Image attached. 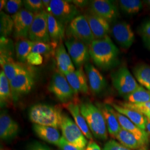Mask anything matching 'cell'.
I'll list each match as a JSON object with an SVG mask.
<instances>
[{
    "mask_svg": "<svg viewBox=\"0 0 150 150\" xmlns=\"http://www.w3.org/2000/svg\"><path fill=\"white\" fill-rule=\"evenodd\" d=\"M88 48L93 63L101 69H109L118 61L119 50L108 36L93 40Z\"/></svg>",
    "mask_w": 150,
    "mask_h": 150,
    "instance_id": "cell-1",
    "label": "cell"
},
{
    "mask_svg": "<svg viewBox=\"0 0 150 150\" xmlns=\"http://www.w3.org/2000/svg\"><path fill=\"white\" fill-rule=\"evenodd\" d=\"M81 112L93 135L98 139H107V129L102 113L98 107L88 101L81 102Z\"/></svg>",
    "mask_w": 150,
    "mask_h": 150,
    "instance_id": "cell-2",
    "label": "cell"
},
{
    "mask_svg": "<svg viewBox=\"0 0 150 150\" xmlns=\"http://www.w3.org/2000/svg\"><path fill=\"white\" fill-rule=\"evenodd\" d=\"M62 114L59 107L38 103L30 108L28 115L30 121L34 124L59 129L61 126Z\"/></svg>",
    "mask_w": 150,
    "mask_h": 150,
    "instance_id": "cell-3",
    "label": "cell"
},
{
    "mask_svg": "<svg viewBox=\"0 0 150 150\" xmlns=\"http://www.w3.org/2000/svg\"><path fill=\"white\" fill-rule=\"evenodd\" d=\"M60 128L62 137L80 150H85L88 145L87 138L75 121L66 113H62Z\"/></svg>",
    "mask_w": 150,
    "mask_h": 150,
    "instance_id": "cell-4",
    "label": "cell"
},
{
    "mask_svg": "<svg viewBox=\"0 0 150 150\" xmlns=\"http://www.w3.org/2000/svg\"><path fill=\"white\" fill-rule=\"evenodd\" d=\"M70 2L64 0H51L46 11L64 25L69 24L80 13L76 6Z\"/></svg>",
    "mask_w": 150,
    "mask_h": 150,
    "instance_id": "cell-5",
    "label": "cell"
},
{
    "mask_svg": "<svg viewBox=\"0 0 150 150\" xmlns=\"http://www.w3.org/2000/svg\"><path fill=\"white\" fill-rule=\"evenodd\" d=\"M113 87L118 93L125 97L139 87V84L126 67H121L111 74Z\"/></svg>",
    "mask_w": 150,
    "mask_h": 150,
    "instance_id": "cell-6",
    "label": "cell"
},
{
    "mask_svg": "<svg viewBox=\"0 0 150 150\" xmlns=\"http://www.w3.org/2000/svg\"><path fill=\"white\" fill-rule=\"evenodd\" d=\"M66 34L68 38H74L88 46L95 40L85 15L75 17L69 24Z\"/></svg>",
    "mask_w": 150,
    "mask_h": 150,
    "instance_id": "cell-7",
    "label": "cell"
},
{
    "mask_svg": "<svg viewBox=\"0 0 150 150\" xmlns=\"http://www.w3.org/2000/svg\"><path fill=\"white\" fill-rule=\"evenodd\" d=\"M34 14V18L28 33L30 40L35 42L50 43L51 38L48 33L47 12L42 10Z\"/></svg>",
    "mask_w": 150,
    "mask_h": 150,
    "instance_id": "cell-8",
    "label": "cell"
},
{
    "mask_svg": "<svg viewBox=\"0 0 150 150\" xmlns=\"http://www.w3.org/2000/svg\"><path fill=\"white\" fill-rule=\"evenodd\" d=\"M48 88L59 101L64 103L70 102L76 95L65 76L59 72L54 73Z\"/></svg>",
    "mask_w": 150,
    "mask_h": 150,
    "instance_id": "cell-9",
    "label": "cell"
},
{
    "mask_svg": "<svg viewBox=\"0 0 150 150\" xmlns=\"http://www.w3.org/2000/svg\"><path fill=\"white\" fill-rule=\"evenodd\" d=\"M68 53L75 66L79 69L90 59L88 46L74 38H68L65 41Z\"/></svg>",
    "mask_w": 150,
    "mask_h": 150,
    "instance_id": "cell-10",
    "label": "cell"
},
{
    "mask_svg": "<svg viewBox=\"0 0 150 150\" xmlns=\"http://www.w3.org/2000/svg\"><path fill=\"white\" fill-rule=\"evenodd\" d=\"M34 82L33 75L26 69L16 76L10 82L13 101H17L20 97L29 93Z\"/></svg>",
    "mask_w": 150,
    "mask_h": 150,
    "instance_id": "cell-11",
    "label": "cell"
},
{
    "mask_svg": "<svg viewBox=\"0 0 150 150\" xmlns=\"http://www.w3.org/2000/svg\"><path fill=\"white\" fill-rule=\"evenodd\" d=\"M111 33L115 41L122 48L128 49L134 42V32L131 25L126 22L114 23L111 28Z\"/></svg>",
    "mask_w": 150,
    "mask_h": 150,
    "instance_id": "cell-12",
    "label": "cell"
},
{
    "mask_svg": "<svg viewBox=\"0 0 150 150\" xmlns=\"http://www.w3.org/2000/svg\"><path fill=\"white\" fill-rule=\"evenodd\" d=\"M35 14L22 8L11 16L13 23L14 37L18 39L28 38V33L34 18Z\"/></svg>",
    "mask_w": 150,
    "mask_h": 150,
    "instance_id": "cell-13",
    "label": "cell"
},
{
    "mask_svg": "<svg viewBox=\"0 0 150 150\" xmlns=\"http://www.w3.org/2000/svg\"><path fill=\"white\" fill-rule=\"evenodd\" d=\"M89 11L91 14L112 22L118 16V9L112 1L108 0H94L90 3Z\"/></svg>",
    "mask_w": 150,
    "mask_h": 150,
    "instance_id": "cell-14",
    "label": "cell"
},
{
    "mask_svg": "<svg viewBox=\"0 0 150 150\" xmlns=\"http://www.w3.org/2000/svg\"><path fill=\"white\" fill-rule=\"evenodd\" d=\"M85 70L91 92L95 95L101 93L107 85L104 77L93 64L89 62L85 64Z\"/></svg>",
    "mask_w": 150,
    "mask_h": 150,
    "instance_id": "cell-15",
    "label": "cell"
},
{
    "mask_svg": "<svg viewBox=\"0 0 150 150\" xmlns=\"http://www.w3.org/2000/svg\"><path fill=\"white\" fill-rule=\"evenodd\" d=\"M19 131L18 124L6 111L0 115V136L3 140H10L15 138Z\"/></svg>",
    "mask_w": 150,
    "mask_h": 150,
    "instance_id": "cell-16",
    "label": "cell"
},
{
    "mask_svg": "<svg viewBox=\"0 0 150 150\" xmlns=\"http://www.w3.org/2000/svg\"><path fill=\"white\" fill-rule=\"evenodd\" d=\"M85 16L95 40L101 39L108 36L111 30L109 22L90 13H86Z\"/></svg>",
    "mask_w": 150,
    "mask_h": 150,
    "instance_id": "cell-17",
    "label": "cell"
},
{
    "mask_svg": "<svg viewBox=\"0 0 150 150\" xmlns=\"http://www.w3.org/2000/svg\"><path fill=\"white\" fill-rule=\"evenodd\" d=\"M65 77L76 95L79 93L83 94L88 93L89 87L87 83V78L82 67L66 75Z\"/></svg>",
    "mask_w": 150,
    "mask_h": 150,
    "instance_id": "cell-18",
    "label": "cell"
},
{
    "mask_svg": "<svg viewBox=\"0 0 150 150\" xmlns=\"http://www.w3.org/2000/svg\"><path fill=\"white\" fill-rule=\"evenodd\" d=\"M55 56L59 72L66 76L75 71L74 64L62 42L55 50Z\"/></svg>",
    "mask_w": 150,
    "mask_h": 150,
    "instance_id": "cell-19",
    "label": "cell"
},
{
    "mask_svg": "<svg viewBox=\"0 0 150 150\" xmlns=\"http://www.w3.org/2000/svg\"><path fill=\"white\" fill-rule=\"evenodd\" d=\"M111 110L116 117L121 129L126 130L134 134L145 145L148 142L149 136L147 132H146V131L139 129L127 117L116 111L111 106Z\"/></svg>",
    "mask_w": 150,
    "mask_h": 150,
    "instance_id": "cell-20",
    "label": "cell"
},
{
    "mask_svg": "<svg viewBox=\"0 0 150 150\" xmlns=\"http://www.w3.org/2000/svg\"><path fill=\"white\" fill-rule=\"evenodd\" d=\"M64 107L69 111L74 119V121L80 129L87 139L93 141V136L86 120L81 112L80 105L72 101L65 103Z\"/></svg>",
    "mask_w": 150,
    "mask_h": 150,
    "instance_id": "cell-21",
    "label": "cell"
},
{
    "mask_svg": "<svg viewBox=\"0 0 150 150\" xmlns=\"http://www.w3.org/2000/svg\"><path fill=\"white\" fill-rule=\"evenodd\" d=\"M33 129L38 137L49 144L58 146L62 137L58 129L34 124Z\"/></svg>",
    "mask_w": 150,
    "mask_h": 150,
    "instance_id": "cell-22",
    "label": "cell"
},
{
    "mask_svg": "<svg viewBox=\"0 0 150 150\" xmlns=\"http://www.w3.org/2000/svg\"><path fill=\"white\" fill-rule=\"evenodd\" d=\"M97 107L100 108L104 117L107 131L112 137L116 138L121 127L116 117L111 110V106L109 104H98Z\"/></svg>",
    "mask_w": 150,
    "mask_h": 150,
    "instance_id": "cell-23",
    "label": "cell"
},
{
    "mask_svg": "<svg viewBox=\"0 0 150 150\" xmlns=\"http://www.w3.org/2000/svg\"><path fill=\"white\" fill-rule=\"evenodd\" d=\"M108 104L111 105L116 111L129 118L139 129L145 131L146 118L144 115L136 110L127 107H122L115 103H110Z\"/></svg>",
    "mask_w": 150,
    "mask_h": 150,
    "instance_id": "cell-24",
    "label": "cell"
},
{
    "mask_svg": "<svg viewBox=\"0 0 150 150\" xmlns=\"http://www.w3.org/2000/svg\"><path fill=\"white\" fill-rule=\"evenodd\" d=\"M0 63L2 71L10 82L25 69L22 65L16 62L11 56L2 54H1Z\"/></svg>",
    "mask_w": 150,
    "mask_h": 150,
    "instance_id": "cell-25",
    "label": "cell"
},
{
    "mask_svg": "<svg viewBox=\"0 0 150 150\" xmlns=\"http://www.w3.org/2000/svg\"><path fill=\"white\" fill-rule=\"evenodd\" d=\"M48 29L51 40L54 42H62L64 37V25L57 20L54 16L47 13Z\"/></svg>",
    "mask_w": 150,
    "mask_h": 150,
    "instance_id": "cell-26",
    "label": "cell"
},
{
    "mask_svg": "<svg viewBox=\"0 0 150 150\" xmlns=\"http://www.w3.org/2000/svg\"><path fill=\"white\" fill-rule=\"evenodd\" d=\"M116 139L121 144L130 150H139L145 145L134 134L122 129L120 130Z\"/></svg>",
    "mask_w": 150,
    "mask_h": 150,
    "instance_id": "cell-27",
    "label": "cell"
},
{
    "mask_svg": "<svg viewBox=\"0 0 150 150\" xmlns=\"http://www.w3.org/2000/svg\"><path fill=\"white\" fill-rule=\"evenodd\" d=\"M13 101L11 92L10 81L4 72L1 70L0 72V101L1 106H7Z\"/></svg>",
    "mask_w": 150,
    "mask_h": 150,
    "instance_id": "cell-28",
    "label": "cell"
},
{
    "mask_svg": "<svg viewBox=\"0 0 150 150\" xmlns=\"http://www.w3.org/2000/svg\"><path fill=\"white\" fill-rule=\"evenodd\" d=\"M35 42L27 38L18 39L15 43L16 57L21 63L26 61L27 56L32 51Z\"/></svg>",
    "mask_w": 150,
    "mask_h": 150,
    "instance_id": "cell-29",
    "label": "cell"
},
{
    "mask_svg": "<svg viewBox=\"0 0 150 150\" xmlns=\"http://www.w3.org/2000/svg\"><path fill=\"white\" fill-rule=\"evenodd\" d=\"M135 78L139 83L150 91V66L140 64L136 66L134 70Z\"/></svg>",
    "mask_w": 150,
    "mask_h": 150,
    "instance_id": "cell-30",
    "label": "cell"
},
{
    "mask_svg": "<svg viewBox=\"0 0 150 150\" xmlns=\"http://www.w3.org/2000/svg\"><path fill=\"white\" fill-rule=\"evenodd\" d=\"M127 102L132 103H140L150 101V91L139 86L129 95L124 97Z\"/></svg>",
    "mask_w": 150,
    "mask_h": 150,
    "instance_id": "cell-31",
    "label": "cell"
},
{
    "mask_svg": "<svg viewBox=\"0 0 150 150\" xmlns=\"http://www.w3.org/2000/svg\"><path fill=\"white\" fill-rule=\"evenodd\" d=\"M118 4L123 12L133 15L139 12L142 8V2L139 0H120Z\"/></svg>",
    "mask_w": 150,
    "mask_h": 150,
    "instance_id": "cell-32",
    "label": "cell"
},
{
    "mask_svg": "<svg viewBox=\"0 0 150 150\" xmlns=\"http://www.w3.org/2000/svg\"><path fill=\"white\" fill-rule=\"evenodd\" d=\"M0 21V32L1 36L3 38H7L11 35L14 28V23L11 16L7 15L5 12H1Z\"/></svg>",
    "mask_w": 150,
    "mask_h": 150,
    "instance_id": "cell-33",
    "label": "cell"
},
{
    "mask_svg": "<svg viewBox=\"0 0 150 150\" xmlns=\"http://www.w3.org/2000/svg\"><path fill=\"white\" fill-rule=\"evenodd\" d=\"M118 105L122 107H127L136 110L145 115L146 118L150 120V101L140 103H132L128 102H120Z\"/></svg>",
    "mask_w": 150,
    "mask_h": 150,
    "instance_id": "cell-34",
    "label": "cell"
},
{
    "mask_svg": "<svg viewBox=\"0 0 150 150\" xmlns=\"http://www.w3.org/2000/svg\"><path fill=\"white\" fill-rule=\"evenodd\" d=\"M23 4L26 10L33 13L45 10L43 2L41 0H25L23 1Z\"/></svg>",
    "mask_w": 150,
    "mask_h": 150,
    "instance_id": "cell-35",
    "label": "cell"
},
{
    "mask_svg": "<svg viewBox=\"0 0 150 150\" xmlns=\"http://www.w3.org/2000/svg\"><path fill=\"white\" fill-rule=\"evenodd\" d=\"M54 47H57V46H53L50 43L38 42L35 43L34 46H33L31 52L41 54L47 55L53 51Z\"/></svg>",
    "mask_w": 150,
    "mask_h": 150,
    "instance_id": "cell-36",
    "label": "cell"
},
{
    "mask_svg": "<svg viewBox=\"0 0 150 150\" xmlns=\"http://www.w3.org/2000/svg\"><path fill=\"white\" fill-rule=\"evenodd\" d=\"M23 4V1L21 0L7 1L4 10L6 13L13 15L21 10V8Z\"/></svg>",
    "mask_w": 150,
    "mask_h": 150,
    "instance_id": "cell-37",
    "label": "cell"
},
{
    "mask_svg": "<svg viewBox=\"0 0 150 150\" xmlns=\"http://www.w3.org/2000/svg\"><path fill=\"white\" fill-rule=\"evenodd\" d=\"M103 150H131L114 139H111L105 144Z\"/></svg>",
    "mask_w": 150,
    "mask_h": 150,
    "instance_id": "cell-38",
    "label": "cell"
},
{
    "mask_svg": "<svg viewBox=\"0 0 150 150\" xmlns=\"http://www.w3.org/2000/svg\"><path fill=\"white\" fill-rule=\"evenodd\" d=\"M26 61L32 65H40L43 63V57L41 54L31 52L27 56Z\"/></svg>",
    "mask_w": 150,
    "mask_h": 150,
    "instance_id": "cell-39",
    "label": "cell"
},
{
    "mask_svg": "<svg viewBox=\"0 0 150 150\" xmlns=\"http://www.w3.org/2000/svg\"><path fill=\"white\" fill-rule=\"evenodd\" d=\"M57 146L59 147V150H80L74 145H71L63 137H62Z\"/></svg>",
    "mask_w": 150,
    "mask_h": 150,
    "instance_id": "cell-40",
    "label": "cell"
},
{
    "mask_svg": "<svg viewBox=\"0 0 150 150\" xmlns=\"http://www.w3.org/2000/svg\"><path fill=\"white\" fill-rule=\"evenodd\" d=\"M140 30L143 37L150 38V20L144 23L141 27Z\"/></svg>",
    "mask_w": 150,
    "mask_h": 150,
    "instance_id": "cell-41",
    "label": "cell"
},
{
    "mask_svg": "<svg viewBox=\"0 0 150 150\" xmlns=\"http://www.w3.org/2000/svg\"><path fill=\"white\" fill-rule=\"evenodd\" d=\"M85 150H101L100 146L93 141H90L86 147Z\"/></svg>",
    "mask_w": 150,
    "mask_h": 150,
    "instance_id": "cell-42",
    "label": "cell"
},
{
    "mask_svg": "<svg viewBox=\"0 0 150 150\" xmlns=\"http://www.w3.org/2000/svg\"><path fill=\"white\" fill-rule=\"evenodd\" d=\"M30 150H51L48 147L40 144H36L32 145Z\"/></svg>",
    "mask_w": 150,
    "mask_h": 150,
    "instance_id": "cell-43",
    "label": "cell"
},
{
    "mask_svg": "<svg viewBox=\"0 0 150 150\" xmlns=\"http://www.w3.org/2000/svg\"><path fill=\"white\" fill-rule=\"evenodd\" d=\"M72 2L74 4H75L76 6H78L79 7H84L88 4V1L83 0H76L72 1Z\"/></svg>",
    "mask_w": 150,
    "mask_h": 150,
    "instance_id": "cell-44",
    "label": "cell"
},
{
    "mask_svg": "<svg viewBox=\"0 0 150 150\" xmlns=\"http://www.w3.org/2000/svg\"><path fill=\"white\" fill-rule=\"evenodd\" d=\"M143 40L146 46L150 50V38L143 37Z\"/></svg>",
    "mask_w": 150,
    "mask_h": 150,
    "instance_id": "cell-45",
    "label": "cell"
},
{
    "mask_svg": "<svg viewBox=\"0 0 150 150\" xmlns=\"http://www.w3.org/2000/svg\"><path fill=\"white\" fill-rule=\"evenodd\" d=\"M7 2V1L1 0V1H0V10H1V12H2V10L5 8Z\"/></svg>",
    "mask_w": 150,
    "mask_h": 150,
    "instance_id": "cell-46",
    "label": "cell"
},
{
    "mask_svg": "<svg viewBox=\"0 0 150 150\" xmlns=\"http://www.w3.org/2000/svg\"><path fill=\"white\" fill-rule=\"evenodd\" d=\"M42 2H43V6H44L45 10L46 11V10L48 8V7H49V6H50L51 1L50 0H42Z\"/></svg>",
    "mask_w": 150,
    "mask_h": 150,
    "instance_id": "cell-47",
    "label": "cell"
},
{
    "mask_svg": "<svg viewBox=\"0 0 150 150\" xmlns=\"http://www.w3.org/2000/svg\"><path fill=\"white\" fill-rule=\"evenodd\" d=\"M146 129L150 134V120L146 118Z\"/></svg>",
    "mask_w": 150,
    "mask_h": 150,
    "instance_id": "cell-48",
    "label": "cell"
},
{
    "mask_svg": "<svg viewBox=\"0 0 150 150\" xmlns=\"http://www.w3.org/2000/svg\"><path fill=\"white\" fill-rule=\"evenodd\" d=\"M145 2V4L147 5V6L150 8V0H147V1H144Z\"/></svg>",
    "mask_w": 150,
    "mask_h": 150,
    "instance_id": "cell-49",
    "label": "cell"
},
{
    "mask_svg": "<svg viewBox=\"0 0 150 150\" xmlns=\"http://www.w3.org/2000/svg\"><path fill=\"white\" fill-rule=\"evenodd\" d=\"M144 150V149H139V150Z\"/></svg>",
    "mask_w": 150,
    "mask_h": 150,
    "instance_id": "cell-50",
    "label": "cell"
}]
</instances>
